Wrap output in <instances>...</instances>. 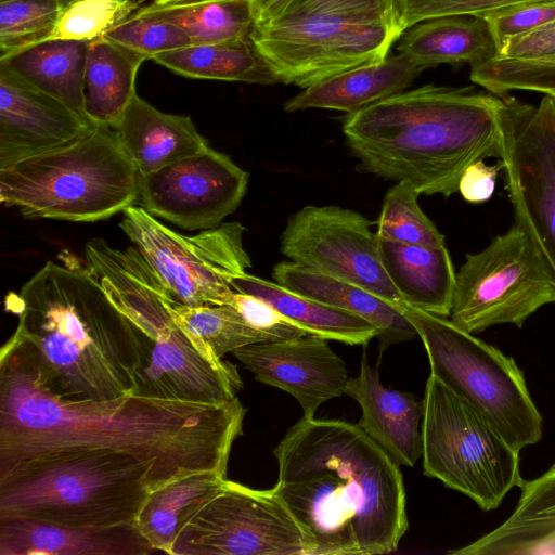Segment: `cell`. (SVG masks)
I'll list each match as a JSON object with an SVG mask.
<instances>
[{
    "label": "cell",
    "instance_id": "cell-1",
    "mask_svg": "<svg viewBox=\"0 0 555 555\" xmlns=\"http://www.w3.org/2000/svg\"><path fill=\"white\" fill-rule=\"evenodd\" d=\"M246 410L127 395L72 402L47 390L12 351H0V473L64 449H109L155 463L172 479L214 470L227 476Z\"/></svg>",
    "mask_w": 555,
    "mask_h": 555
},
{
    "label": "cell",
    "instance_id": "cell-2",
    "mask_svg": "<svg viewBox=\"0 0 555 555\" xmlns=\"http://www.w3.org/2000/svg\"><path fill=\"white\" fill-rule=\"evenodd\" d=\"M273 453V489L302 529L310 555L398 548L409 528L400 465L358 424L302 416Z\"/></svg>",
    "mask_w": 555,
    "mask_h": 555
},
{
    "label": "cell",
    "instance_id": "cell-3",
    "mask_svg": "<svg viewBox=\"0 0 555 555\" xmlns=\"http://www.w3.org/2000/svg\"><path fill=\"white\" fill-rule=\"evenodd\" d=\"M7 307L18 322L2 347L53 396L86 402L131 395L142 357L139 332L87 264L48 261Z\"/></svg>",
    "mask_w": 555,
    "mask_h": 555
},
{
    "label": "cell",
    "instance_id": "cell-4",
    "mask_svg": "<svg viewBox=\"0 0 555 555\" xmlns=\"http://www.w3.org/2000/svg\"><path fill=\"white\" fill-rule=\"evenodd\" d=\"M498 102L473 87L425 85L348 114L343 132L366 171L449 197L470 164L501 158Z\"/></svg>",
    "mask_w": 555,
    "mask_h": 555
},
{
    "label": "cell",
    "instance_id": "cell-5",
    "mask_svg": "<svg viewBox=\"0 0 555 555\" xmlns=\"http://www.w3.org/2000/svg\"><path fill=\"white\" fill-rule=\"evenodd\" d=\"M173 480L124 451H51L0 473V516L85 527L133 524L150 491Z\"/></svg>",
    "mask_w": 555,
    "mask_h": 555
},
{
    "label": "cell",
    "instance_id": "cell-6",
    "mask_svg": "<svg viewBox=\"0 0 555 555\" xmlns=\"http://www.w3.org/2000/svg\"><path fill=\"white\" fill-rule=\"evenodd\" d=\"M86 262L112 302L134 324L142 341L133 396L223 404L236 398L237 372L214 367L173 322L168 291L135 246L114 248L103 238L85 246Z\"/></svg>",
    "mask_w": 555,
    "mask_h": 555
},
{
    "label": "cell",
    "instance_id": "cell-7",
    "mask_svg": "<svg viewBox=\"0 0 555 555\" xmlns=\"http://www.w3.org/2000/svg\"><path fill=\"white\" fill-rule=\"evenodd\" d=\"M140 179L115 129L96 124L70 144L0 169V201L25 218L95 222L135 205Z\"/></svg>",
    "mask_w": 555,
    "mask_h": 555
},
{
    "label": "cell",
    "instance_id": "cell-8",
    "mask_svg": "<svg viewBox=\"0 0 555 555\" xmlns=\"http://www.w3.org/2000/svg\"><path fill=\"white\" fill-rule=\"evenodd\" d=\"M400 311L424 344L431 375L470 404L517 450L541 440V414L513 357L448 318L409 305Z\"/></svg>",
    "mask_w": 555,
    "mask_h": 555
},
{
    "label": "cell",
    "instance_id": "cell-9",
    "mask_svg": "<svg viewBox=\"0 0 555 555\" xmlns=\"http://www.w3.org/2000/svg\"><path fill=\"white\" fill-rule=\"evenodd\" d=\"M423 403L424 474L465 494L482 511L498 508L524 480L520 451L431 374Z\"/></svg>",
    "mask_w": 555,
    "mask_h": 555
},
{
    "label": "cell",
    "instance_id": "cell-10",
    "mask_svg": "<svg viewBox=\"0 0 555 555\" xmlns=\"http://www.w3.org/2000/svg\"><path fill=\"white\" fill-rule=\"evenodd\" d=\"M398 24L343 14L283 18L254 26L249 41L278 82L308 88L387 57Z\"/></svg>",
    "mask_w": 555,
    "mask_h": 555
},
{
    "label": "cell",
    "instance_id": "cell-11",
    "mask_svg": "<svg viewBox=\"0 0 555 555\" xmlns=\"http://www.w3.org/2000/svg\"><path fill=\"white\" fill-rule=\"evenodd\" d=\"M555 302V274L532 238L517 224L481 251L467 254L455 275L450 320L477 334L500 324L522 327Z\"/></svg>",
    "mask_w": 555,
    "mask_h": 555
},
{
    "label": "cell",
    "instance_id": "cell-12",
    "mask_svg": "<svg viewBox=\"0 0 555 555\" xmlns=\"http://www.w3.org/2000/svg\"><path fill=\"white\" fill-rule=\"evenodd\" d=\"M119 227L170 295L186 306L230 305L232 280L251 266L243 244L245 227L237 221L189 236L133 205L122 211Z\"/></svg>",
    "mask_w": 555,
    "mask_h": 555
},
{
    "label": "cell",
    "instance_id": "cell-13",
    "mask_svg": "<svg viewBox=\"0 0 555 555\" xmlns=\"http://www.w3.org/2000/svg\"><path fill=\"white\" fill-rule=\"evenodd\" d=\"M171 555H310L307 538L274 489L225 480L181 525Z\"/></svg>",
    "mask_w": 555,
    "mask_h": 555
},
{
    "label": "cell",
    "instance_id": "cell-14",
    "mask_svg": "<svg viewBox=\"0 0 555 555\" xmlns=\"http://www.w3.org/2000/svg\"><path fill=\"white\" fill-rule=\"evenodd\" d=\"M505 189L515 224L534 242L555 274V99L539 105L499 96Z\"/></svg>",
    "mask_w": 555,
    "mask_h": 555
},
{
    "label": "cell",
    "instance_id": "cell-15",
    "mask_svg": "<svg viewBox=\"0 0 555 555\" xmlns=\"http://www.w3.org/2000/svg\"><path fill=\"white\" fill-rule=\"evenodd\" d=\"M280 247L293 262L360 286L399 310L406 305L383 267L378 236L357 211L306 206L288 218Z\"/></svg>",
    "mask_w": 555,
    "mask_h": 555
},
{
    "label": "cell",
    "instance_id": "cell-16",
    "mask_svg": "<svg viewBox=\"0 0 555 555\" xmlns=\"http://www.w3.org/2000/svg\"><path fill=\"white\" fill-rule=\"evenodd\" d=\"M248 173L210 146L141 176L139 203L155 218L184 230L216 228L240 206Z\"/></svg>",
    "mask_w": 555,
    "mask_h": 555
},
{
    "label": "cell",
    "instance_id": "cell-17",
    "mask_svg": "<svg viewBox=\"0 0 555 555\" xmlns=\"http://www.w3.org/2000/svg\"><path fill=\"white\" fill-rule=\"evenodd\" d=\"M95 126L0 63V169L70 144Z\"/></svg>",
    "mask_w": 555,
    "mask_h": 555
},
{
    "label": "cell",
    "instance_id": "cell-18",
    "mask_svg": "<svg viewBox=\"0 0 555 555\" xmlns=\"http://www.w3.org/2000/svg\"><path fill=\"white\" fill-rule=\"evenodd\" d=\"M232 354L258 382L292 395L307 418L323 402L344 395L349 380L345 361L327 339L313 334L251 344Z\"/></svg>",
    "mask_w": 555,
    "mask_h": 555
},
{
    "label": "cell",
    "instance_id": "cell-19",
    "mask_svg": "<svg viewBox=\"0 0 555 555\" xmlns=\"http://www.w3.org/2000/svg\"><path fill=\"white\" fill-rule=\"evenodd\" d=\"M137 524L85 527L0 516V555H147Z\"/></svg>",
    "mask_w": 555,
    "mask_h": 555
},
{
    "label": "cell",
    "instance_id": "cell-20",
    "mask_svg": "<svg viewBox=\"0 0 555 555\" xmlns=\"http://www.w3.org/2000/svg\"><path fill=\"white\" fill-rule=\"evenodd\" d=\"M345 393L362 411L358 425L399 465L413 467L422 457L423 400L385 387L377 366L363 351L360 372L348 380Z\"/></svg>",
    "mask_w": 555,
    "mask_h": 555
},
{
    "label": "cell",
    "instance_id": "cell-21",
    "mask_svg": "<svg viewBox=\"0 0 555 555\" xmlns=\"http://www.w3.org/2000/svg\"><path fill=\"white\" fill-rule=\"evenodd\" d=\"M114 129L141 176L210 146L190 116L163 113L138 94L132 98Z\"/></svg>",
    "mask_w": 555,
    "mask_h": 555
},
{
    "label": "cell",
    "instance_id": "cell-22",
    "mask_svg": "<svg viewBox=\"0 0 555 555\" xmlns=\"http://www.w3.org/2000/svg\"><path fill=\"white\" fill-rule=\"evenodd\" d=\"M520 498L499 527L452 555L555 554V463L542 475L522 480Z\"/></svg>",
    "mask_w": 555,
    "mask_h": 555
},
{
    "label": "cell",
    "instance_id": "cell-23",
    "mask_svg": "<svg viewBox=\"0 0 555 555\" xmlns=\"http://www.w3.org/2000/svg\"><path fill=\"white\" fill-rule=\"evenodd\" d=\"M424 68L403 53L321 80L289 99L286 112L326 108L356 113L405 90Z\"/></svg>",
    "mask_w": 555,
    "mask_h": 555
},
{
    "label": "cell",
    "instance_id": "cell-24",
    "mask_svg": "<svg viewBox=\"0 0 555 555\" xmlns=\"http://www.w3.org/2000/svg\"><path fill=\"white\" fill-rule=\"evenodd\" d=\"M274 282L294 293L346 310L378 328L380 351L417 336L414 326L393 305L352 283L323 274L302 264L281 261L273 267Z\"/></svg>",
    "mask_w": 555,
    "mask_h": 555
},
{
    "label": "cell",
    "instance_id": "cell-25",
    "mask_svg": "<svg viewBox=\"0 0 555 555\" xmlns=\"http://www.w3.org/2000/svg\"><path fill=\"white\" fill-rule=\"evenodd\" d=\"M378 249L388 278L406 305L450 317L456 273L446 245L406 244L378 237Z\"/></svg>",
    "mask_w": 555,
    "mask_h": 555
},
{
    "label": "cell",
    "instance_id": "cell-26",
    "mask_svg": "<svg viewBox=\"0 0 555 555\" xmlns=\"http://www.w3.org/2000/svg\"><path fill=\"white\" fill-rule=\"evenodd\" d=\"M397 49L424 69L440 64L474 66L498 55L488 25L474 15L422 21L403 31Z\"/></svg>",
    "mask_w": 555,
    "mask_h": 555
},
{
    "label": "cell",
    "instance_id": "cell-27",
    "mask_svg": "<svg viewBox=\"0 0 555 555\" xmlns=\"http://www.w3.org/2000/svg\"><path fill=\"white\" fill-rule=\"evenodd\" d=\"M236 292L257 296L309 334L327 340L365 346L378 336V328L366 319L294 293L275 282L243 273L232 280Z\"/></svg>",
    "mask_w": 555,
    "mask_h": 555
},
{
    "label": "cell",
    "instance_id": "cell-28",
    "mask_svg": "<svg viewBox=\"0 0 555 555\" xmlns=\"http://www.w3.org/2000/svg\"><path fill=\"white\" fill-rule=\"evenodd\" d=\"M90 41L48 40L2 60L40 91L85 113V69ZM88 117V116H87Z\"/></svg>",
    "mask_w": 555,
    "mask_h": 555
},
{
    "label": "cell",
    "instance_id": "cell-29",
    "mask_svg": "<svg viewBox=\"0 0 555 555\" xmlns=\"http://www.w3.org/2000/svg\"><path fill=\"white\" fill-rule=\"evenodd\" d=\"M143 56L104 37L90 41L85 69V113L98 125L115 127L135 92Z\"/></svg>",
    "mask_w": 555,
    "mask_h": 555
},
{
    "label": "cell",
    "instance_id": "cell-30",
    "mask_svg": "<svg viewBox=\"0 0 555 555\" xmlns=\"http://www.w3.org/2000/svg\"><path fill=\"white\" fill-rule=\"evenodd\" d=\"M166 306L195 349L220 371L236 370L235 365L222 360L225 353L251 344L271 341L249 325L232 305L191 307L177 301L168 292Z\"/></svg>",
    "mask_w": 555,
    "mask_h": 555
},
{
    "label": "cell",
    "instance_id": "cell-31",
    "mask_svg": "<svg viewBox=\"0 0 555 555\" xmlns=\"http://www.w3.org/2000/svg\"><path fill=\"white\" fill-rule=\"evenodd\" d=\"M225 477L214 470L198 472L150 491L135 524L156 552L170 554L181 525L222 488Z\"/></svg>",
    "mask_w": 555,
    "mask_h": 555
},
{
    "label": "cell",
    "instance_id": "cell-32",
    "mask_svg": "<svg viewBox=\"0 0 555 555\" xmlns=\"http://www.w3.org/2000/svg\"><path fill=\"white\" fill-rule=\"evenodd\" d=\"M134 13L177 25L193 44L249 40L255 26L250 0H195L168 5L150 3Z\"/></svg>",
    "mask_w": 555,
    "mask_h": 555
},
{
    "label": "cell",
    "instance_id": "cell-33",
    "mask_svg": "<svg viewBox=\"0 0 555 555\" xmlns=\"http://www.w3.org/2000/svg\"><path fill=\"white\" fill-rule=\"evenodd\" d=\"M152 60L178 75L194 79L278 82L249 40L192 44L157 54Z\"/></svg>",
    "mask_w": 555,
    "mask_h": 555
},
{
    "label": "cell",
    "instance_id": "cell-34",
    "mask_svg": "<svg viewBox=\"0 0 555 555\" xmlns=\"http://www.w3.org/2000/svg\"><path fill=\"white\" fill-rule=\"evenodd\" d=\"M420 195L411 182H396L385 194L376 235L406 244L446 245L444 235L421 209Z\"/></svg>",
    "mask_w": 555,
    "mask_h": 555
},
{
    "label": "cell",
    "instance_id": "cell-35",
    "mask_svg": "<svg viewBox=\"0 0 555 555\" xmlns=\"http://www.w3.org/2000/svg\"><path fill=\"white\" fill-rule=\"evenodd\" d=\"M141 3L142 0H70L64 2L52 30L41 42L48 40L92 41L101 38L141 8Z\"/></svg>",
    "mask_w": 555,
    "mask_h": 555
},
{
    "label": "cell",
    "instance_id": "cell-36",
    "mask_svg": "<svg viewBox=\"0 0 555 555\" xmlns=\"http://www.w3.org/2000/svg\"><path fill=\"white\" fill-rule=\"evenodd\" d=\"M470 80L496 96L526 90L555 99V56L517 60L495 56L472 66Z\"/></svg>",
    "mask_w": 555,
    "mask_h": 555
},
{
    "label": "cell",
    "instance_id": "cell-37",
    "mask_svg": "<svg viewBox=\"0 0 555 555\" xmlns=\"http://www.w3.org/2000/svg\"><path fill=\"white\" fill-rule=\"evenodd\" d=\"M63 4L60 0L0 2V60L41 42L52 30Z\"/></svg>",
    "mask_w": 555,
    "mask_h": 555
},
{
    "label": "cell",
    "instance_id": "cell-38",
    "mask_svg": "<svg viewBox=\"0 0 555 555\" xmlns=\"http://www.w3.org/2000/svg\"><path fill=\"white\" fill-rule=\"evenodd\" d=\"M103 37L145 60L193 44L177 25L135 13Z\"/></svg>",
    "mask_w": 555,
    "mask_h": 555
},
{
    "label": "cell",
    "instance_id": "cell-39",
    "mask_svg": "<svg viewBox=\"0 0 555 555\" xmlns=\"http://www.w3.org/2000/svg\"><path fill=\"white\" fill-rule=\"evenodd\" d=\"M498 54L507 40L528 34L555 20V0L518 3L481 14Z\"/></svg>",
    "mask_w": 555,
    "mask_h": 555
},
{
    "label": "cell",
    "instance_id": "cell-40",
    "mask_svg": "<svg viewBox=\"0 0 555 555\" xmlns=\"http://www.w3.org/2000/svg\"><path fill=\"white\" fill-rule=\"evenodd\" d=\"M553 0H399L398 25L402 33L413 25L447 15H474L518 3Z\"/></svg>",
    "mask_w": 555,
    "mask_h": 555
},
{
    "label": "cell",
    "instance_id": "cell-41",
    "mask_svg": "<svg viewBox=\"0 0 555 555\" xmlns=\"http://www.w3.org/2000/svg\"><path fill=\"white\" fill-rule=\"evenodd\" d=\"M398 10L399 0H294L279 20L343 14L370 16L398 24Z\"/></svg>",
    "mask_w": 555,
    "mask_h": 555
},
{
    "label": "cell",
    "instance_id": "cell-42",
    "mask_svg": "<svg viewBox=\"0 0 555 555\" xmlns=\"http://www.w3.org/2000/svg\"><path fill=\"white\" fill-rule=\"evenodd\" d=\"M230 305L237 309L249 325L266 334L271 341L294 339L309 334L257 296L235 291Z\"/></svg>",
    "mask_w": 555,
    "mask_h": 555
},
{
    "label": "cell",
    "instance_id": "cell-43",
    "mask_svg": "<svg viewBox=\"0 0 555 555\" xmlns=\"http://www.w3.org/2000/svg\"><path fill=\"white\" fill-rule=\"evenodd\" d=\"M499 57L539 60L555 56V20L506 41Z\"/></svg>",
    "mask_w": 555,
    "mask_h": 555
},
{
    "label": "cell",
    "instance_id": "cell-44",
    "mask_svg": "<svg viewBox=\"0 0 555 555\" xmlns=\"http://www.w3.org/2000/svg\"><path fill=\"white\" fill-rule=\"evenodd\" d=\"M483 160L470 164L459 182V192L465 201L473 204L483 203L493 195L498 175L504 169V162L501 158L491 166Z\"/></svg>",
    "mask_w": 555,
    "mask_h": 555
},
{
    "label": "cell",
    "instance_id": "cell-45",
    "mask_svg": "<svg viewBox=\"0 0 555 555\" xmlns=\"http://www.w3.org/2000/svg\"><path fill=\"white\" fill-rule=\"evenodd\" d=\"M294 0H250L255 26L279 20Z\"/></svg>",
    "mask_w": 555,
    "mask_h": 555
},
{
    "label": "cell",
    "instance_id": "cell-46",
    "mask_svg": "<svg viewBox=\"0 0 555 555\" xmlns=\"http://www.w3.org/2000/svg\"><path fill=\"white\" fill-rule=\"evenodd\" d=\"M150 1H151V4H154V5H168V4L189 2V1H195V0H150Z\"/></svg>",
    "mask_w": 555,
    "mask_h": 555
},
{
    "label": "cell",
    "instance_id": "cell-47",
    "mask_svg": "<svg viewBox=\"0 0 555 555\" xmlns=\"http://www.w3.org/2000/svg\"><path fill=\"white\" fill-rule=\"evenodd\" d=\"M60 1H62V2H67V1H70V0H60Z\"/></svg>",
    "mask_w": 555,
    "mask_h": 555
},
{
    "label": "cell",
    "instance_id": "cell-48",
    "mask_svg": "<svg viewBox=\"0 0 555 555\" xmlns=\"http://www.w3.org/2000/svg\"><path fill=\"white\" fill-rule=\"evenodd\" d=\"M10 1V0H0V2Z\"/></svg>",
    "mask_w": 555,
    "mask_h": 555
}]
</instances>
